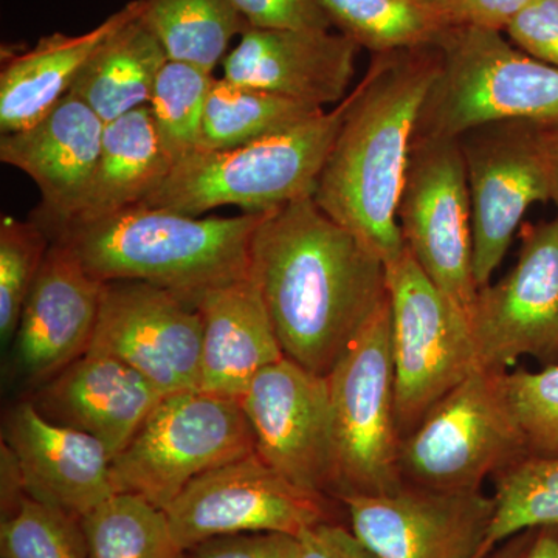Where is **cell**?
I'll list each match as a JSON object with an SVG mask.
<instances>
[{
  "label": "cell",
  "instance_id": "2e32d148",
  "mask_svg": "<svg viewBox=\"0 0 558 558\" xmlns=\"http://www.w3.org/2000/svg\"><path fill=\"white\" fill-rule=\"evenodd\" d=\"M352 532L377 558H483L495 498L403 484L392 494L341 499Z\"/></svg>",
  "mask_w": 558,
  "mask_h": 558
},
{
  "label": "cell",
  "instance_id": "d4e9b609",
  "mask_svg": "<svg viewBox=\"0 0 558 558\" xmlns=\"http://www.w3.org/2000/svg\"><path fill=\"white\" fill-rule=\"evenodd\" d=\"M168 60L167 50L140 13L102 40L69 94L86 102L108 124L149 105L154 84Z\"/></svg>",
  "mask_w": 558,
  "mask_h": 558
},
{
  "label": "cell",
  "instance_id": "ac0fdd59",
  "mask_svg": "<svg viewBox=\"0 0 558 558\" xmlns=\"http://www.w3.org/2000/svg\"><path fill=\"white\" fill-rule=\"evenodd\" d=\"M359 51L343 33L248 25L222 61V78L326 109L348 97Z\"/></svg>",
  "mask_w": 558,
  "mask_h": 558
},
{
  "label": "cell",
  "instance_id": "5bb4252c",
  "mask_svg": "<svg viewBox=\"0 0 558 558\" xmlns=\"http://www.w3.org/2000/svg\"><path fill=\"white\" fill-rule=\"evenodd\" d=\"M201 351L202 315L193 303L149 282L102 284L86 352L121 360L168 396L199 389Z\"/></svg>",
  "mask_w": 558,
  "mask_h": 558
},
{
  "label": "cell",
  "instance_id": "836d02e7",
  "mask_svg": "<svg viewBox=\"0 0 558 558\" xmlns=\"http://www.w3.org/2000/svg\"><path fill=\"white\" fill-rule=\"evenodd\" d=\"M506 387L529 457H558V365L506 373Z\"/></svg>",
  "mask_w": 558,
  "mask_h": 558
},
{
  "label": "cell",
  "instance_id": "f1b7e54d",
  "mask_svg": "<svg viewBox=\"0 0 558 558\" xmlns=\"http://www.w3.org/2000/svg\"><path fill=\"white\" fill-rule=\"evenodd\" d=\"M89 558H185L163 509L131 494H113L80 519Z\"/></svg>",
  "mask_w": 558,
  "mask_h": 558
},
{
  "label": "cell",
  "instance_id": "8d00e7d4",
  "mask_svg": "<svg viewBox=\"0 0 558 558\" xmlns=\"http://www.w3.org/2000/svg\"><path fill=\"white\" fill-rule=\"evenodd\" d=\"M296 537L281 532H242L205 539L185 558H296Z\"/></svg>",
  "mask_w": 558,
  "mask_h": 558
},
{
  "label": "cell",
  "instance_id": "74e56055",
  "mask_svg": "<svg viewBox=\"0 0 558 558\" xmlns=\"http://www.w3.org/2000/svg\"><path fill=\"white\" fill-rule=\"evenodd\" d=\"M532 0H447L439 14L447 27L506 32Z\"/></svg>",
  "mask_w": 558,
  "mask_h": 558
},
{
  "label": "cell",
  "instance_id": "5b68a950",
  "mask_svg": "<svg viewBox=\"0 0 558 558\" xmlns=\"http://www.w3.org/2000/svg\"><path fill=\"white\" fill-rule=\"evenodd\" d=\"M435 49L439 69L414 138L459 140L502 121L558 123V69L535 60L502 32L447 27Z\"/></svg>",
  "mask_w": 558,
  "mask_h": 558
},
{
  "label": "cell",
  "instance_id": "ffe728a7",
  "mask_svg": "<svg viewBox=\"0 0 558 558\" xmlns=\"http://www.w3.org/2000/svg\"><path fill=\"white\" fill-rule=\"evenodd\" d=\"M3 442L20 462L27 497L81 519L116 494L108 447L44 417L32 400L9 411Z\"/></svg>",
  "mask_w": 558,
  "mask_h": 558
},
{
  "label": "cell",
  "instance_id": "60d3db41",
  "mask_svg": "<svg viewBox=\"0 0 558 558\" xmlns=\"http://www.w3.org/2000/svg\"><path fill=\"white\" fill-rule=\"evenodd\" d=\"M538 138L548 174L549 201L558 209V123L539 126Z\"/></svg>",
  "mask_w": 558,
  "mask_h": 558
},
{
  "label": "cell",
  "instance_id": "9c48e42d",
  "mask_svg": "<svg viewBox=\"0 0 558 558\" xmlns=\"http://www.w3.org/2000/svg\"><path fill=\"white\" fill-rule=\"evenodd\" d=\"M387 286L396 421L403 439L478 365L468 314L425 275L409 248L388 264Z\"/></svg>",
  "mask_w": 558,
  "mask_h": 558
},
{
  "label": "cell",
  "instance_id": "277c9868",
  "mask_svg": "<svg viewBox=\"0 0 558 558\" xmlns=\"http://www.w3.org/2000/svg\"><path fill=\"white\" fill-rule=\"evenodd\" d=\"M351 100L352 90L336 108L248 145L197 149L172 165L137 207L204 216L230 205L247 215H267L314 197Z\"/></svg>",
  "mask_w": 558,
  "mask_h": 558
},
{
  "label": "cell",
  "instance_id": "83f0119b",
  "mask_svg": "<svg viewBox=\"0 0 558 558\" xmlns=\"http://www.w3.org/2000/svg\"><path fill=\"white\" fill-rule=\"evenodd\" d=\"M330 24L374 54L435 47L446 22L418 0H317Z\"/></svg>",
  "mask_w": 558,
  "mask_h": 558
},
{
  "label": "cell",
  "instance_id": "4fadbf2b",
  "mask_svg": "<svg viewBox=\"0 0 558 558\" xmlns=\"http://www.w3.org/2000/svg\"><path fill=\"white\" fill-rule=\"evenodd\" d=\"M538 130L539 124L529 121H502L459 138L472 199L473 271L478 289L490 284L527 209L549 202Z\"/></svg>",
  "mask_w": 558,
  "mask_h": 558
},
{
  "label": "cell",
  "instance_id": "d590c367",
  "mask_svg": "<svg viewBox=\"0 0 558 558\" xmlns=\"http://www.w3.org/2000/svg\"><path fill=\"white\" fill-rule=\"evenodd\" d=\"M250 27L329 31L332 27L317 0H231Z\"/></svg>",
  "mask_w": 558,
  "mask_h": 558
},
{
  "label": "cell",
  "instance_id": "7a4b0ae2",
  "mask_svg": "<svg viewBox=\"0 0 558 558\" xmlns=\"http://www.w3.org/2000/svg\"><path fill=\"white\" fill-rule=\"evenodd\" d=\"M439 69L435 47L374 54L319 174L314 201L384 260L405 252L398 207L422 105Z\"/></svg>",
  "mask_w": 558,
  "mask_h": 558
},
{
  "label": "cell",
  "instance_id": "603a6c76",
  "mask_svg": "<svg viewBox=\"0 0 558 558\" xmlns=\"http://www.w3.org/2000/svg\"><path fill=\"white\" fill-rule=\"evenodd\" d=\"M140 13L142 2L132 0L90 32L53 33L33 49L7 58L0 72V132L27 130L44 119L69 95L102 40Z\"/></svg>",
  "mask_w": 558,
  "mask_h": 558
},
{
  "label": "cell",
  "instance_id": "7c38bea8",
  "mask_svg": "<svg viewBox=\"0 0 558 558\" xmlns=\"http://www.w3.org/2000/svg\"><path fill=\"white\" fill-rule=\"evenodd\" d=\"M468 319L480 369L521 357L558 365V218L521 227L519 260L478 289Z\"/></svg>",
  "mask_w": 558,
  "mask_h": 558
},
{
  "label": "cell",
  "instance_id": "8992f818",
  "mask_svg": "<svg viewBox=\"0 0 558 558\" xmlns=\"http://www.w3.org/2000/svg\"><path fill=\"white\" fill-rule=\"evenodd\" d=\"M333 499L377 497L403 486L396 421L389 296L328 374Z\"/></svg>",
  "mask_w": 558,
  "mask_h": 558
},
{
  "label": "cell",
  "instance_id": "1f68e13d",
  "mask_svg": "<svg viewBox=\"0 0 558 558\" xmlns=\"http://www.w3.org/2000/svg\"><path fill=\"white\" fill-rule=\"evenodd\" d=\"M51 240L35 220L3 216L0 220V337L16 336L25 300L46 260Z\"/></svg>",
  "mask_w": 558,
  "mask_h": 558
},
{
  "label": "cell",
  "instance_id": "f546056e",
  "mask_svg": "<svg viewBox=\"0 0 558 558\" xmlns=\"http://www.w3.org/2000/svg\"><path fill=\"white\" fill-rule=\"evenodd\" d=\"M494 481L495 515L483 558L520 532L558 524V457H527Z\"/></svg>",
  "mask_w": 558,
  "mask_h": 558
},
{
  "label": "cell",
  "instance_id": "30bf717a",
  "mask_svg": "<svg viewBox=\"0 0 558 558\" xmlns=\"http://www.w3.org/2000/svg\"><path fill=\"white\" fill-rule=\"evenodd\" d=\"M398 220L421 269L468 314L478 286L472 199L459 140L414 138Z\"/></svg>",
  "mask_w": 558,
  "mask_h": 558
},
{
  "label": "cell",
  "instance_id": "e575fe53",
  "mask_svg": "<svg viewBox=\"0 0 558 558\" xmlns=\"http://www.w3.org/2000/svg\"><path fill=\"white\" fill-rule=\"evenodd\" d=\"M505 33L519 49L558 69V0H532Z\"/></svg>",
  "mask_w": 558,
  "mask_h": 558
},
{
  "label": "cell",
  "instance_id": "f35d334b",
  "mask_svg": "<svg viewBox=\"0 0 558 558\" xmlns=\"http://www.w3.org/2000/svg\"><path fill=\"white\" fill-rule=\"evenodd\" d=\"M296 558H377L362 539L337 521L310 527L296 537Z\"/></svg>",
  "mask_w": 558,
  "mask_h": 558
},
{
  "label": "cell",
  "instance_id": "8fae6325",
  "mask_svg": "<svg viewBox=\"0 0 558 558\" xmlns=\"http://www.w3.org/2000/svg\"><path fill=\"white\" fill-rule=\"evenodd\" d=\"M330 499L296 486L255 451L191 481L165 513L172 537L186 553L205 539L242 532L299 537L336 521Z\"/></svg>",
  "mask_w": 558,
  "mask_h": 558
},
{
  "label": "cell",
  "instance_id": "4dcf8cb0",
  "mask_svg": "<svg viewBox=\"0 0 558 558\" xmlns=\"http://www.w3.org/2000/svg\"><path fill=\"white\" fill-rule=\"evenodd\" d=\"M215 78L208 70L172 60L157 76L148 108L172 165L202 148L205 109Z\"/></svg>",
  "mask_w": 558,
  "mask_h": 558
},
{
  "label": "cell",
  "instance_id": "44dd1931",
  "mask_svg": "<svg viewBox=\"0 0 558 558\" xmlns=\"http://www.w3.org/2000/svg\"><path fill=\"white\" fill-rule=\"evenodd\" d=\"M163 398L121 360L86 352L40 385L31 400L44 417L94 436L116 458Z\"/></svg>",
  "mask_w": 558,
  "mask_h": 558
},
{
  "label": "cell",
  "instance_id": "52a82bcc",
  "mask_svg": "<svg viewBox=\"0 0 558 558\" xmlns=\"http://www.w3.org/2000/svg\"><path fill=\"white\" fill-rule=\"evenodd\" d=\"M508 371L475 369L400 442V475L433 490H483L529 457L506 387Z\"/></svg>",
  "mask_w": 558,
  "mask_h": 558
},
{
  "label": "cell",
  "instance_id": "7bdbcfd3",
  "mask_svg": "<svg viewBox=\"0 0 558 558\" xmlns=\"http://www.w3.org/2000/svg\"><path fill=\"white\" fill-rule=\"evenodd\" d=\"M527 558H558V524L537 527Z\"/></svg>",
  "mask_w": 558,
  "mask_h": 558
},
{
  "label": "cell",
  "instance_id": "ab89813d",
  "mask_svg": "<svg viewBox=\"0 0 558 558\" xmlns=\"http://www.w3.org/2000/svg\"><path fill=\"white\" fill-rule=\"evenodd\" d=\"M0 497H2V520L10 519L17 512L22 501L27 498L24 476H22L20 462L5 442L0 449Z\"/></svg>",
  "mask_w": 558,
  "mask_h": 558
},
{
  "label": "cell",
  "instance_id": "d6a6232c",
  "mask_svg": "<svg viewBox=\"0 0 558 558\" xmlns=\"http://www.w3.org/2000/svg\"><path fill=\"white\" fill-rule=\"evenodd\" d=\"M2 558H89L80 519L25 498L0 524Z\"/></svg>",
  "mask_w": 558,
  "mask_h": 558
},
{
  "label": "cell",
  "instance_id": "9a60e30c",
  "mask_svg": "<svg viewBox=\"0 0 558 558\" xmlns=\"http://www.w3.org/2000/svg\"><path fill=\"white\" fill-rule=\"evenodd\" d=\"M240 400L256 453L296 486L332 498L328 377L282 357L260 371Z\"/></svg>",
  "mask_w": 558,
  "mask_h": 558
},
{
  "label": "cell",
  "instance_id": "6da1fadb",
  "mask_svg": "<svg viewBox=\"0 0 558 558\" xmlns=\"http://www.w3.org/2000/svg\"><path fill=\"white\" fill-rule=\"evenodd\" d=\"M250 277L286 357L319 376H328L388 299L384 260L314 197L263 216Z\"/></svg>",
  "mask_w": 558,
  "mask_h": 558
},
{
  "label": "cell",
  "instance_id": "cb8c5ba5",
  "mask_svg": "<svg viewBox=\"0 0 558 558\" xmlns=\"http://www.w3.org/2000/svg\"><path fill=\"white\" fill-rule=\"evenodd\" d=\"M171 168L148 106L110 121L102 132L100 156L86 194L62 230L137 207L163 182Z\"/></svg>",
  "mask_w": 558,
  "mask_h": 558
},
{
  "label": "cell",
  "instance_id": "4316f807",
  "mask_svg": "<svg viewBox=\"0 0 558 558\" xmlns=\"http://www.w3.org/2000/svg\"><path fill=\"white\" fill-rule=\"evenodd\" d=\"M323 110L307 102L215 78L205 109L201 149L248 145L288 131Z\"/></svg>",
  "mask_w": 558,
  "mask_h": 558
},
{
  "label": "cell",
  "instance_id": "e0dca14e",
  "mask_svg": "<svg viewBox=\"0 0 558 558\" xmlns=\"http://www.w3.org/2000/svg\"><path fill=\"white\" fill-rule=\"evenodd\" d=\"M102 284L68 244L51 241L14 336L13 365L20 379L39 388L86 354Z\"/></svg>",
  "mask_w": 558,
  "mask_h": 558
},
{
  "label": "cell",
  "instance_id": "b9f144b4",
  "mask_svg": "<svg viewBox=\"0 0 558 558\" xmlns=\"http://www.w3.org/2000/svg\"><path fill=\"white\" fill-rule=\"evenodd\" d=\"M535 529H527V531L520 532L513 535L501 545L497 546L486 558H527L529 549H531L532 542L535 537Z\"/></svg>",
  "mask_w": 558,
  "mask_h": 558
},
{
  "label": "cell",
  "instance_id": "3957f363",
  "mask_svg": "<svg viewBox=\"0 0 558 558\" xmlns=\"http://www.w3.org/2000/svg\"><path fill=\"white\" fill-rule=\"evenodd\" d=\"M264 215L186 216L134 207L53 238L101 282L143 281L196 306L208 290L250 277V247Z\"/></svg>",
  "mask_w": 558,
  "mask_h": 558
},
{
  "label": "cell",
  "instance_id": "ee69618b",
  "mask_svg": "<svg viewBox=\"0 0 558 558\" xmlns=\"http://www.w3.org/2000/svg\"><path fill=\"white\" fill-rule=\"evenodd\" d=\"M418 2L424 3V5H427L429 9L436 10L439 13L440 7H442L447 0H418Z\"/></svg>",
  "mask_w": 558,
  "mask_h": 558
},
{
  "label": "cell",
  "instance_id": "d6986e66",
  "mask_svg": "<svg viewBox=\"0 0 558 558\" xmlns=\"http://www.w3.org/2000/svg\"><path fill=\"white\" fill-rule=\"evenodd\" d=\"M106 123L69 94L38 123L0 137V161L27 174L40 193L31 219L53 240L73 219L100 156Z\"/></svg>",
  "mask_w": 558,
  "mask_h": 558
},
{
  "label": "cell",
  "instance_id": "ba28073f",
  "mask_svg": "<svg viewBox=\"0 0 558 558\" xmlns=\"http://www.w3.org/2000/svg\"><path fill=\"white\" fill-rule=\"evenodd\" d=\"M255 451L240 399L199 389L174 392L113 458V490L165 510L197 476Z\"/></svg>",
  "mask_w": 558,
  "mask_h": 558
},
{
  "label": "cell",
  "instance_id": "484cf974",
  "mask_svg": "<svg viewBox=\"0 0 558 558\" xmlns=\"http://www.w3.org/2000/svg\"><path fill=\"white\" fill-rule=\"evenodd\" d=\"M142 21L172 61L215 73L231 40L248 27L231 0H140Z\"/></svg>",
  "mask_w": 558,
  "mask_h": 558
},
{
  "label": "cell",
  "instance_id": "7402d4cb",
  "mask_svg": "<svg viewBox=\"0 0 558 558\" xmlns=\"http://www.w3.org/2000/svg\"><path fill=\"white\" fill-rule=\"evenodd\" d=\"M196 307L202 315L199 391L241 399L260 371L286 357L252 277L208 290Z\"/></svg>",
  "mask_w": 558,
  "mask_h": 558
}]
</instances>
